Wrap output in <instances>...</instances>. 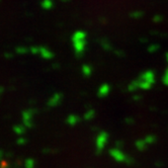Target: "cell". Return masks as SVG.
<instances>
[{"instance_id":"cell-8","label":"cell","mask_w":168,"mask_h":168,"mask_svg":"<svg viewBox=\"0 0 168 168\" xmlns=\"http://www.w3.org/2000/svg\"><path fill=\"white\" fill-rule=\"evenodd\" d=\"M110 92V86L108 85V84H102L99 87V89H98L97 94L99 97H104V96H107Z\"/></svg>"},{"instance_id":"cell-5","label":"cell","mask_w":168,"mask_h":168,"mask_svg":"<svg viewBox=\"0 0 168 168\" xmlns=\"http://www.w3.org/2000/svg\"><path fill=\"white\" fill-rule=\"evenodd\" d=\"M37 113L36 110H24L23 112V125L26 126V128H33L34 123V115Z\"/></svg>"},{"instance_id":"cell-16","label":"cell","mask_w":168,"mask_h":168,"mask_svg":"<svg viewBox=\"0 0 168 168\" xmlns=\"http://www.w3.org/2000/svg\"><path fill=\"white\" fill-rule=\"evenodd\" d=\"M94 115H95V112L93 110H88V112H85V115H84V118L87 120V121H89V120H92V118H94Z\"/></svg>"},{"instance_id":"cell-28","label":"cell","mask_w":168,"mask_h":168,"mask_svg":"<svg viewBox=\"0 0 168 168\" xmlns=\"http://www.w3.org/2000/svg\"><path fill=\"white\" fill-rule=\"evenodd\" d=\"M115 146H117V147H122L123 144L121 142H117V143H115Z\"/></svg>"},{"instance_id":"cell-1","label":"cell","mask_w":168,"mask_h":168,"mask_svg":"<svg viewBox=\"0 0 168 168\" xmlns=\"http://www.w3.org/2000/svg\"><path fill=\"white\" fill-rule=\"evenodd\" d=\"M72 43L75 54L77 57H81L86 49V33L83 31H77L72 36Z\"/></svg>"},{"instance_id":"cell-12","label":"cell","mask_w":168,"mask_h":168,"mask_svg":"<svg viewBox=\"0 0 168 168\" xmlns=\"http://www.w3.org/2000/svg\"><path fill=\"white\" fill-rule=\"evenodd\" d=\"M82 73L84 76L89 77L91 74H92V68H91L89 65H83L82 66Z\"/></svg>"},{"instance_id":"cell-10","label":"cell","mask_w":168,"mask_h":168,"mask_svg":"<svg viewBox=\"0 0 168 168\" xmlns=\"http://www.w3.org/2000/svg\"><path fill=\"white\" fill-rule=\"evenodd\" d=\"M135 146H136V148H137L139 151H144V150L147 149V146L148 144L146 143V141L145 140H143V139H141V140H138L137 142L135 143Z\"/></svg>"},{"instance_id":"cell-33","label":"cell","mask_w":168,"mask_h":168,"mask_svg":"<svg viewBox=\"0 0 168 168\" xmlns=\"http://www.w3.org/2000/svg\"><path fill=\"white\" fill-rule=\"evenodd\" d=\"M61 1H69V0H61Z\"/></svg>"},{"instance_id":"cell-20","label":"cell","mask_w":168,"mask_h":168,"mask_svg":"<svg viewBox=\"0 0 168 168\" xmlns=\"http://www.w3.org/2000/svg\"><path fill=\"white\" fill-rule=\"evenodd\" d=\"M143 15H144L143 11H135L131 13V17H133V18H140V17H142Z\"/></svg>"},{"instance_id":"cell-18","label":"cell","mask_w":168,"mask_h":168,"mask_svg":"<svg viewBox=\"0 0 168 168\" xmlns=\"http://www.w3.org/2000/svg\"><path fill=\"white\" fill-rule=\"evenodd\" d=\"M36 165V162H34V159H26L24 161V166L28 167V168H33Z\"/></svg>"},{"instance_id":"cell-31","label":"cell","mask_w":168,"mask_h":168,"mask_svg":"<svg viewBox=\"0 0 168 168\" xmlns=\"http://www.w3.org/2000/svg\"><path fill=\"white\" fill-rule=\"evenodd\" d=\"M134 99H136V100H137V99H140V96H135Z\"/></svg>"},{"instance_id":"cell-15","label":"cell","mask_w":168,"mask_h":168,"mask_svg":"<svg viewBox=\"0 0 168 168\" xmlns=\"http://www.w3.org/2000/svg\"><path fill=\"white\" fill-rule=\"evenodd\" d=\"M138 88H139V85H138L137 80L132 81V82L129 84V86H128V90L129 91H135L136 89H138Z\"/></svg>"},{"instance_id":"cell-9","label":"cell","mask_w":168,"mask_h":168,"mask_svg":"<svg viewBox=\"0 0 168 168\" xmlns=\"http://www.w3.org/2000/svg\"><path fill=\"white\" fill-rule=\"evenodd\" d=\"M79 121H80V118H79L78 115H70L67 118V123L70 126H72V127L77 125L79 123Z\"/></svg>"},{"instance_id":"cell-24","label":"cell","mask_w":168,"mask_h":168,"mask_svg":"<svg viewBox=\"0 0 168 168\" xmlns=\"http://www.w3.org/2000/svg\"><path fill=\"white\" fill-rule=\"evenodd\" d=\"M39 47H31V48L29 49V52L33 53L34 55H37V54L39 53Z\"/></svg>"},{"instance_id":"cell-22","label":"cell","mask_w":168,"mask_h":168,"mask_svg":"<svg viewBox=\"0 0 168 168\" xmlns=\"http://www.w3.org/2000/svg\"><path fill=\"white\" fill-rule=\"evenodd\" d=\"M159 45H152V46H150L149 48H148V51L150 52V53H154V52H156L159 50Z\"/></svg>"},{"instance_id":"cell-11","label":"cell","mask_w":168,"mask_h":168,"mask_svg":"<svg viewBox=\"0 0 168 168\" xmlns=\"http://www.w3.org/2000/svg\"><path fill=\"white\" fill-rule=\"evenodd\" d=\"M54 6V1L53 0H43L42 1V7L44 9H51Z\"/></svg>"},{"instance_id":"cell-32","label":"cell","mask_w":168,"mask_h":168,"mask_svg":"<svg viewBox=\"0 0 168 168\" xmlns=\"http://www.w3.org/2000/svg\"><path fill=\"white\" fill-rule=\"evenodd\" d=\"M166 58H167V61H168V53L166 54Z\"/></svg>"},{"instance_id":"cell-19","label":"cell","mask_w":168,"mask_h":168,"mask_svg":"<svg viewBox=\"0 0 168 168\" xmlns=\"http://www.w3.org/2000/svg\"><path fill=\"white\" fill-rule=\"evenodd\" d=\"M101 46L103 47V49H105V50H110L112 49V46H110V43L107 39H102L101 41Z\"/></svg>"},{"instance_id":"cell-14","label":"cell","mask_w":168,"mask_h":168,"mask_svg":"<svg viewBox=\"0 0 168 168\" xmlns=\"http://www.w3.org/2000/svg\"><path fill=\"white\" fill-rule=\"evenodd\" d=\"M144 140L146 141V143H147L148 145H152V144H154V143L157 141L156 137H155V136H153V135H148Z\"/></svg>"},{"instance_id":"cell-13","label":"cell","mask_w":168,"mask_h":168,"mask_svg":"<svg viewBox=\"0 0 168 168\" xmlns=\"http://www.w3.org/2000/svg\"><path fill=\"white\" fill-rule=\"evenodd\" d=\"M13 131L15 134H17L18 136H21L24 134L26 132V129H24L23 126H20V125H17V126H14L13 127Z\"/></svg>"},{"instance_id":"cell-17","label":"cell","mask_w":168,"mask_h":168,"mask_svg":"<svg viewBox=\"0 0 168 168\" xmlns=\"http://www.w3.org/2000/svg\"><path fill=\"white\" fill-rule=\"evenodd\" d=\"M29 52V49L26 48V47H17L16 48V53L17 54H21V55H23V54H26Z\"/></svg>"},{"instance_id":"cell-3","label":"cell","mask_w":168,"mask_h":168,"mask_svg":"<svg viewBox=\"0 0 168 168\" xmlns=\"http://www.w3.org/2000/svg\"><path fill=\"white\" fill-rule=\"evenodd\" d=\"M110 155L112 156L113 159L117 162L121 163H127V164H132L133 159L129 156L125 154L123 152H122V150L118 149V148H115V149H110Z\"/></svg>"},{"instance_id":"cell-26","label":"cell","mask_w":168,"mask_h":168,"mask_svg":"<svg viewBox=\"0 0 168 168\" xmlns=\"http://www.w3.org/2000/svg\"><path fill=\"white\" fill-rule=\"evenodd\" d=\"M126 123H134V120H132V118H126Z\"/></svg>"},{"instance_id":"cell-6","label":"cell","mask_w":168,"mask_h":168,"mask_svg":"<svg viewBox=\"0 0 168 168\" xmlns=\"http://www.w3.org/2000/svg\"><path fill=\"white\" fill-rule=\"evenodd\" d=\"M62 99H63V95L61 93H56V94L51 96V98L48 101V105L51 107H56V105H58L61 102Z\"/></svg>"},{"instance_id":"cell-25","label":"cell","mask_w":168,"mask_h":168,"mask_svg":"<svg viewBox=\"0 0 168 168\" xmlns=\"http://www.w3.org/2000/svg\"><path fill=\"white\" fill-rule=\"evenodd\" d=\"M153 20H154L155 23H160V21L162 20V17L160 15H155L154 18H153Z\"/></svg>"},{"instance_id":"cell-21","label":"cell","mask_w":168,"mask_h":168,"mask_svg":"<svg viewBox=\"0 0 168 168\" xmlns=\"http://www.w3.org/2000/svg\"><path fill=\"white\" fill-rule=\"evenodd\" d=\"M162 82L164 83L166 86H168V68L165 70L164 76H163V78H162Z\"/></svg>"},{"instance_id":"cell-29","label":"cell","mask_w":168,"mask_h":168,"mask_svg":"<svg viewBox=\"0 0 168 168\" xmlns=\"http://www.w3.org/2000/svg\"><path fill=\"white\" fill-rule=\"evenodd\" d=\"M5 57H6V58H11L12 55H11V54H5Z\"/></svg>"},{"instance_id":"cell-23","label":"cell","mask_w":168,"mask_h":168,"mask_svg":"<svg viewBox=\"0 0 168 168\" xmlns=\"http://www.w3.org/2000/svg\"><path fill=\"white\" fill-rule=\"evenodd\" d=\"M16 143H17L18 145H24V144L26 143V138H23V136H20V137H19L18 139H17Z\"/></svg>"},{"instance_id":"cell-27","label":"cell","mask_w":168,"mask_h":168,"mask_svg":"<svg viewBox=\"0 0 168 168\" xmlns=\"http://www.w3.org/2000/svg\"><path fill=\"white\" fill-rule=\"evenodd\" d=\"M3 156H4V153L1 151V150H0V161H1L2 160V158H3Z\"/></svg>"},{"instance_id":"cell-7","label":"cell","mask_w":168,"mask_h":168,"mask_svg":"<svg viewBox=\"0 0 168 168\" xmlns=\"http://www.w3.org/2000/svg\"><path fill=\"white\" fill-rule=\"evenodd\" d=\"M39 55H41L42 57H43L44 59H47V60L54 58L53 52H51L48 48H46V47H39Z\"/></svg>"},{"instance_id":"cell-4","label":"cell","mask_w":168,"mask_h":168,"mask_svg":"<svg viewBox=\"0 0 168 168\" xmlns=\"http://www.w3.org/2000/svg\"><path fill=\"white\" fill-rule=\"evenodd\" d=\"M110 136L107 132H101L99 135L96 138V154H100L102 152V150L104 149L105 145L107 144V141Z\"/></svg>"},{"instance_id":"cell-2","label":"cell","mask_w":168,"mask_h":168,"mask_svg":"<svg viewBox=\"0 0 168 168\" xmlns=\"http://www.w3.org/2000/svg\"><path fill=\"white\" fill-rule=\"evenodd\" d=\"M138 85L139 88L141 89H145L148 90L153 86V84L155 83V74L153 71L148 70L146 72L142 73L140 75V77L137 79Z\"/></svg>"},{"instance_id":"cell-30","label":"cell","mask_w":168,"mask_h":168,"mask_svg":"<svg viewBox=\"0 0 168 168\" xmlns=\"http://www.w3.org/2000/svg\"><path fill=\"white\" fill-rule=\"evenodd\" d=\"M3 92V88L2 87H0V95H1V93Z\"/></svg>"}]
</instances>
